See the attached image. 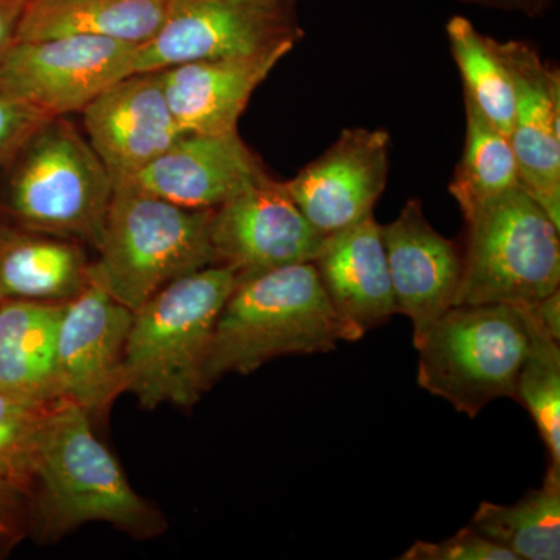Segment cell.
<instances>
[{
	"mask_svg": "<svg viewBox=\"0 0 560 560\" xmlns=\"http://www.w3.org/2000/svg\"><path fill=\"white\" fill-rule=\"evenodd\" d=\"M28 497L36 528L47 540L94 522L109 523L136 539H151L167 528L164 515L131 488L97 440L90 412L69 401L57 405L46 420Z\"/></svg>",
	"mask_w": 560,
	"mask_h": 560,
	"instance_id": "cell-1",
	"label": "cell"
},
{
	"mask_svg": "<svg viewBox=\"0 0 560 560\" xmlns=\"http://www.w3.org/2000/svg\"><path fill=\"white\" fill-rule=\"evenodd\" d=\"M345 341L313 261L241 276L224 302L205 363V385L250 374L287 355L330 352Z\"/></svg>",
	"mask_w": 560,
	"mask_h": 560,
	"instance_id": "cell-2",
	"label": "cell"
},
{
	"mask_svg": "<svg viewBox=\"0 0 560 560\" xmlns=\"http://www.w3.org/2000/svg\"><path fill=\"white\" fill-rule=\"evenodd\" d=\"M238 271L210 265L173 280L132 313L125 348V393L143 408H190L208 388L205 363Z\"/></svg>",
	"mask_w": 560,
	"mask_h": 560,
	"instance_id": "cell-3",
	"label": "cell"
},
{
	"mask_svg": "<svg viewBox=\"0 0 560 560\" xmlns=\"http://www.w3.org/2000/svg\"><path fill=\"white\" fill-rule=\"evenodd\" d=\"M212 215L213 209L183 208L136 184H117L92 278L135 313L173 280L217 265Z\"/></svg>",
	"mask_w": 560,
	"mask_h": 560,
	"instance_id": "cell-4",
	"label": "cell"
},
{
	"mask_svg": "<svg viewBox=\"0 0 560 560\" xmlns=\"http://www.w3.org/2000/svg\"><path fill=\"white\" fill-rule=\"evenodd\" d=\"M9 165L3 209L18 226L97 249L114 183L68 117L40 125Z\"/></svg>",
	"mask_w": 560,
	"mask_h": 560,
	"instance_id": "cell-5",
	"label": "cell"
},
{
	"mask_svg": "<svg viewBox=\"0 0 560 560\" xmlns=\"http://www.w3.org/2000/svg\"><path fill=\"white\" fill-rule=\"evenodd\" d=\"M412 342L420 388L474 419L490 401L512 397L530 334L522 305H453Z\"/></svg>",
	"mask_w": 560,
	"mask_h": 560,
	"instance_id": "cell-6",
	"label": "cell"
},
{
	"mask_svg": "<svg viewBox=\"0 0 560 560\" xmlns=\"http://www.w3.org/2000/svg\"><path fill=\"white\" fill-rule=\"evenodd\" d=\"M455 305H526L560 290V228L522 186L463 213Z\"/></svg>",
	"mask_w": 560,
	"mask_h": 560,
	"instance_id": "cell-7",
	"label": "cell"
},
{
	"mask_svg": "<svg viewBox=\"0 0 560 560\" xmlns=\"http://www.w3.org/2000/svg\"><path fill=\"white\" fill-rule=\"evenodd\" d=\"M304 35L294 0H171L160 31L136 47L132 73L296 47Z\"/></svg>",
	"mask_w": 560,
	"mask_h": 560,
	"instance_id": "cell-8",
	"label": "cell"
},
{
	"mask_svg": "<svg viewBox=\"0 0 560 560\" xmlns=\"http://www.w3.org/2000/svg\"><path fill=\"white\" fill-rule=\"evenodd\" d=\"M136 47L94 36L14 40L0 58V88L47 116L68 117L131 75Z\"/></svg>",
	"mask_w": 560,
	"mask_h": 560,
	"instance_id": "cell-9",
	"label": "cell"
},
{
	"mask_svg": "<svg viewBox=\"0 0 560 560\" xmlns=\"http://www.w3.org/2000/svg\"><path fill=\"white\" fill-rule=\"evenodd\" d=\"M324 238L283 180L267 172L213 209L210 223L217 265L235 268L241 276L313 261Z\"/></svg>",
	"mask_w": 560,
	"mask_h": 560,
	"instance_id": "cell-10",
	"label": "cell"
},
{
	"mask_svg": "<svg viewBox=\"0 0 560 560\" xmlns=\"http://www.w3.org/2000/svg\"><path fill=\"white\" fill-rule=\"evenodd\" d=\"M132 312L102 283L91 282L66 302L57 340L61 399L92 415L125 393V348Z\"/></svg>",
	"mask_w": 560,
	"mask_h": 560,
	"instance_id": "cell-11",
	"label": "cell"
},
{
	"mask_svg": "<svg viewBox=\"0 0 560 560\" xmlns=\"http://www.w3.org/2000/svg\"><path fill=\"white\" fill-rule=\"evenodd\" d=\"M389 150L388 131L346 128L283 184L305 219L327 237L372 215L388 183Z\"/></svg>",
	"mask_w": 560,
	"mask_h": 560,
	"instance_id": "cell-12",
	"label": "cell"
},
{
	"mask_svg": "<svg viewBox=\"0 0 560 560\" xmlns=\"http://www.w3.org/2000/svg\"><path fill=\"white\" fill-rule=\"evenodd\" d=\"M80 114L84 136L114 186L135 179L184 135L173 117L160 70L124 77Z\"/></svg>",
	"mask_w": 560,
	"mask_h": 560,
	"instance_id": "cell-13",
	"label": "cell"
},
{
	"mask_svg": "<svg viewBox=\"0 0 560 560\" xmlns=\"http://www.w3.org/2000/svg\"><path fill=\"white\" fill-rule=\"evenodd\" d=\"M514 84L511 143L523 189L560 228V73L525 40H497Z\"/></svg>",
	"mask_w": 560,
	"mask_h": 560,
	"instance_id": "cell-14",
	"label": "cell"
},
{
	"mask_svg": "<svg viewBox=\"0 0 560 560\" xmlns=\"http://www.w3.org/2000/svg\"><path fill=\"white\" fill-rule=\"evenodd\" d=\"M397 315L411 319L412 337L456 304L463 249L440 234L412 198L399 217L381 224Z\"/></svg>",
	"mask_w": 560,
	"mask_h": 560,
	"instance_id": "cell-15",
	"label": "cell"
},
{
	"mask_svg": "<svg viewBox=\"0 0 560 560\" xmlns=\"http://www.w3.org/2000/svg\"><path fill=\"white\" fill-rule=\"evenodd\" d=\"M313 265L340 319L345 342L361 340L397 315L381 224L374 213L327 235Z\"/></svg>",
	"mask_w": 560,
	"mask_h": 560,
	"instance_id": "cell-16",
	"label": "cell"
},
{
	"mask_svg": "<svg viewBox=\"0 0 560 560\" xmlns=\"http://www.w3.org/2000/svg\"><path fill=\"white\" fill-rule=\"evenodd\" d=\"M265 172L238 131L184 132L128 183L183 208L217 209Z\"/></svg>",
	"mask_w": 560,
	"mask_h": 560,
	"instance_id": "cell-17",
	"label": "cell"
},
{
	"mask_svg": "<svg viewBox=\"0 0 560 560\" xmlns=\"http://www.w3.org/2000/svg\"><path fill=\"white\" fill-rule=\"evenodd\" d=\"M293 49L279 47L248 57L184 62L160 70L180 130L202 135L237 131L254 92Z\"/></svg>",
	"mask_w": 560,
	"mask_h": 560,
	"instance_id": "cell-18",
	"label": "cell"
},
{
	"mask_svg": "<svg viewBox=\"0 0 560 560\" xmlns=\"http://www.w3.org/2000/svg\"><path fill=\"white\" fill-rule=\"evenodd\" d=\"M66 302L0 301V389L39 405L62 404L57 340Z\"/></svg>",
	"mask_w": 560,
	"mask_h": 560,
	"instance_id": "cell-19",
	"label": "cell"
},
{
	"mask_svg": "<svg viewBox=\"0 0 560 560\" xmlns=\"http://www.w3.org/2000/svg\"><path fill=\"white\" fill-rule=\"evenodd\" d=\"M90 282L83 243L0 226V301L68 302Z\"/></svg>",
	"mask_w": 560,
	"mask_h": 560,
	"instance_id": "cell-20",
	"label": "cell"
},
{
	"mask_svg": "<svg viewBox=\"0 0 560 560\" xmlns=\"http://www.w3.org/2000/svg\"><path fill=\"white\" fill-rule=\"evenodd\" d=\"M171 0H27L16 40L94 36L142 46L160 31Z\"/></svg>",
	"mask_w": 560,
	"mask_h": 560,
	"instance_id": "cell-21",
	"label": "cell"
},
{
	"mask_svg": "<svg viewBox=\"0 0 560 560\" xmlns=\"http://www.w3.org/2000/svg\"><path fill=\"white\" fill-rule=\"evenodd\" d=\"M470 526L518 560H559L560 467L550 464L544 485L517 503L482 501Z\"/></svg>",
	"mask_w": 560,
	"mask_h": 560,
	"instance_id": "cell-22",
	"label": "cell"
},
{
	"mask_svg": "<svg viewBox=\"0 0 560 560\" xmlns=\"http://www.w3.org/2000/svg\"><path fill=\"white\" fill-rule=\"evenodd\" d=\"M466 103V139L448 191L466 213L490 198L522 186L511 139L497 130L477 106Z\"/></svg>",
	"mask_w": 560,
	"mask_h": 560,
	"instance_id": "cell-23",
	"label": "cell"
},
{
	"mask_svg": "<svg viewBox=\"0 0 560 560\" xmlns=\"http://www.w3.org/2000/svg\"><path fill=\"white\" fill-rule=\"evenodd\" d=\"M445 31L453 60L463 77L464 97L510 138L515 113L514 84L497 39L482 35L463 16H453Z\"/></svg>",
	"mask_w": 560,
	"mask_h": 560,
	"instance_id": "cell-24",
	"label": "cell"
},
{
	"mask_svg": "<svg viewBox=\"0 0 560 560\" xmlns=\"http://www.w3.org/2000/svg\"><path fill=\"white\" fill-rule=\"evenodd\" d=\"M528 320V355L515 381L512 399L529 412L551 466L560 467V340L537 323L523 307Z\"/></svg>",
	"mask_w": 560,
	"mask_h": 560,
	"instance_id": "cell-25",
	"label": "cell"
},
{
	"mask_svg": "<svg viewBox=\"0 0 560 560\" xmlns=\"http://www.w3.org/2000/svg\"><path fill=\"white\" fill-rule=\"evenodd\" d=\"M55 407L0 389V488L27 499L40 434Z\"/></svg>",
	"mask_w": 560,
	"mask_h": 560,
	"instance_id": "cell-26",
	"label": "cell"
},
{
	"mask_svg": "<svg viewBox=\"0 0 560 560\" xmlns=\"http://www.w3.org/2000/svg\"><path fill=\"white\" fill-rule=\"evenodd\" d=\"M401 560H518L506 548L493 544L471 526L441 541L418 540L408 548Z\"/></svg>",
	"mask_w": 560,
	"mask_h": 560,
	"instance_id": "cell-27",
	"label": "cell"
},
{
	"mask_svg": "<svg viewBox=\"0 0 560 560\" xmlns=\"http://www.w3.org/2000/svg\"><path fill=\"white\" fill-rule=\"evenodd\" d=\"M49 119L43 110L0 88V168L10 164L33 132Z\"/></svg>",
	"mask_w": 560,
	"mask_h": 560,
	"instance_id": "cell-28",
	"label": "cell"
},
{
	"mask_svg": "<svg viewBox=\"0 0 560 560\" xmlns=\"http://www.w3.org/2000/svg\"><path fill=\"white\" fill-rule=\"evenodd\" d=\"M27 0H0V58L16 40Z\"/></svg>",
	"mask_w": 560,
	"mask_h": 560,
	"instance_id": "cell-29",
	"label": "cell"
},
{
	"mask_svg": "<svg viewBox=\"0 0 560 560\" xmlns=\"http://www.w3.org/2000/svg\"><path fill=\"white\" fill-rule=\"evenodd\" d=\"M537 323L560 340V290L544 300L523 305Z\"/></svg>",
	"mask_w": 560,
	"mask_h": 560,
	"instance_id": "cell-30",
	"label": "cell"
},
{
	"mask_svg": "<svg viewBox=\"0 0 560 560\" xmlns=\"http://www.w3.org/2000/svg\"><path fill=\"white\" fill-rule=\"evenodd\" d=\"M460 2L471 3V5L486 7V9H495L511 11V13H523L526 16H539L552 0H460Z\"/></svg>",
	"mask_w": 560,
	"mask_h": 560,
	"instance_id": "cell-31",
	"label": "cell"
},
{
	"mask_svg": "<svg viewBox=\"0 0 560 560\" xmlns=\"http://www.w3.org/2000/svg\"><path fill=\"white\" fill-rule=\"evenodd\" d=\"M21 499L16 493L0 488V541L14 530V517Z\"/></svg>",
	"mask_w": 560,
	"mask_h": 560,
	"instance_id": "cell-32",
	"label": "cell"
}]
</instances>
